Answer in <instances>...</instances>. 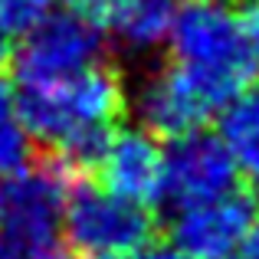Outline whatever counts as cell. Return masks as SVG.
I'll return each mask as SVG.
<instances>
[{
  "instance_id": "cell-2",
  "label": "cell",
  "mask_w": 259,
  "mask_h": 259,
  "mask_svg": "<svg viewBox=\"0 0 259 259\" xmlns=\"http://www.w3.org/2000/svg\"><path fill=\"white\" fill-rule=\"evenodd\" d=\"M171 66L213 108L246 92L259 76L243 17L227 0H190L177 10L171 30Z\"/></svg>"
},
{
  "instance_id": "cell-4",
  "label": "cell",
  "mask_w": 259,
  "mask_h": 259,
  "mask_svg": "<svg viewBox=\"0 0 259 259\" xmlns=\"http://www.w3.org/2000/svg\"><path fill=\"white\" fill-rule=\"evenodd\" d=\"M63 236L85 259H125L154 236V213L102 184L72 181L66 197Z\"/></svg>"
},
{
  "instance_id": "cell-18",
  "label": "cell",
  "mask_w": 259,
  "mask_h": 259,
  "mask_svg": "<svg viewBox=\"0 0 259 259\" xmlns=\"http://www.w3.org/2000/svg\"><path fill=\"white\" fill-rule=\"evenodd\" d=\"M253 4H259V0H253Z\"/></svg>"
},
{
  "instance_id": "cell-6",
  "label": "cell",
  "mask_w": 259,
  "mask_h": 259,
  "mask_svg": "<svg viewBox=\"0 0 259 259\" xmlns=\"http://www.w3.org/2000/svg\"><path fill=\"white\" fill-rule=\"evenodd\" d=\"M240 184L233 161L217 135L197 132L174 138L171 148L164 151V184H161V203L177 210L200 207V203L220 200L233 194Z\"/></svg>"
},
{
  "instance_id": "cell-14",
  "label": "cell",
  "mask_w": 259,
  "mask_h": 259,
  "mask_svg": "<svg viewBox=\"0 0 259 259\" xmlns=\"http://www.w3.org/2000/svg\"><path fill=\"white\" fill-rule=\"evenodd\" d=\"M125 259H184L171 243H148V246H141L138 253L125 256Z\"/></svg>"
},
{
  "instance_id": "cell-10",
  "label": "cell",
  "mask_w": 259,
  "mask_h": 259,
  "mask_svg": "<svg viewBox=\"0 0 259 259\" xmlns=\"http://www.w3.org/2000/svg\"><path fill=\"white\" fill-rule=\"evenodd\" d=\"M95 171L102 174V187L125 200H135L141 207L161 203L164 148L145 128H115Z\"/></svg>"
},
{
  "instance_id": "cell-9",
  "label": "cell",
  "mask_w": 259,
  "mask_h": 259,
  "mask_svg": "<svg viewBox=\"0 0 259 259\" xmlns=\"http://www.w3.org/2000/svg\"><path fill=\"white\" fill-rule=\"evenodd\" d=\"M69 10L112 36L132 56L154 53L171 39L177 0H69Z\"/></svg>"
},
{
  "instance_id": "cell-12",
  "label": "cell",
  "mask_w": 259,
  "mask_h": 259,
  "mask_svg": "<svg viewBox=\"0 0 259 259\" xmlns=\"http://www.w3.org/2000/svg\"><path fill=\"white\" fill-rule=\"evenodd\" d=\"M33 141L17 115V92L0 76V177H10L30 164Z\"/></svg>"
},
{
  "instance_id": "cell-15",
  "label": "cell",
  "mask_w": 259,
  "mask_h": 259,
  "mask_svg": "<svg viewBox=\"0 0 259 259\" xmlns=\"http://www.w3.org/2000/svg\"><path fill=\"white\" fill-rule=\"evenodd\" d=\"M243 26H246V36H249V46L256 53V63H259V4H253V10L243 17Z\"/></svg>"
},
{
  "instance_id": "cell-13",
  "label": "cell",
  "mask_w": 259,
  "mask_h": 259,
  "mask_svg": "<svg viewBox=\"0 0 259 259\" xmlns=\"http://www.w3.org/2000/svg\"><path fill=\"white\" fill-rule=\"evenodd\" d=\"M56 10V0H0V33L7 39L30 33Z\"/></svg>"
},
{
  "instance_id": "cell-8",
  "label": "cell",
  "mask_w": 259,
  "mask_h": 259,
  "mask_svg": "<svg viewBox=\"0 0 259 259\" xmlns=\"http://www.w3.org/2000/svg\"><path fill=\"white\" fill-rule=\"evenodd\" d=\"M128 102H132V112L138 118V128L164 141L197 132L210 118V105L194 92V85L171 63L145 72Z\"/></svg>"
},
{
  "instance_id": "cell-11",
  "label": "cell",
  "mask_w": 259,
  "mask_h": 259,
  "mask_svg": "<svg viewBox=\"0 0 259 259\" xmlns=\"http://www.w3.org/2000/svg\"><path fill=\"white\" fill-rule=\"evenodd\" d=\"M236 174L259 190V82L240 92L230 105H223L220 135Z\"/></svg>"
},
{
  "instance_id": "cell-3",
  "label": "cell",
  "mask_w": 259,
  "mask_h": 259,
  "mask_svg": "<svg viewBox=\"0 0 259 259\" xmlns=\"http://www.w3.org/2000/svg\"><path fill=\"white\" fill-rule=\"evenodd\" d=\"M76 174L56 158L26 164L0 187V259H50L63 243L66 197Z\"/></svg>"
},
{
  "instance_id": "cell-5",
  "label": "cell",
  "mask_w": 259,
  "mask_h": 259,
  "mask_svg": "<svg viewBox=\"0 0 259 259\" xmlns=\"http://www.w3.org/2000/svg\"><path fill=\"white\" fill-rule=\"evenodd\" d=\"M105 63V36L85 23L79 13L53 10L43 23L20 36V46L10 53V69L20 89L56 85L92 66Z\"/></svg>"
},
{
  "instance_id": "cell-16",
  "label": "cell",
  "mask_w": 259,
  "mask_h": 259,
  "mask_svg": "<svg viewBox=\"0 0 259 259\" xmlns=\"http://www.w3.org/2000/svg\"><path fill=\"white\" fill-rule=\"evenodd\" d=\"M7 59H10V39L0 33V63H7Z\"/></svg>"
},
{
  "instance_id": "cell-1",
  "label": "cell",
  "mask_w": 259,
  "mask_h": 259,
  "mask_svg": "<svg viewBox=\"0 0 259 259\" xmlns=\"http://www.w3.org/2000/svg\"><path fill=\"white\" fill-rule=\"evenodd\" d=\"M125 108V82L108 63L92 66L66 82L17 92V115L30 141L46 145L53 158L76 177L99 167Z\"/></svg>"
},
{
  "instance_id": "cell-7",
  "label": "cell",
  "mask_w": 259,
  "mask_h": 259,
  "mask_svg": "<svg viewBox=\"0 0 259 259\" xmlns=\"http://www.w3.org/2000/svg\"><path fill=\"white\" fill-rule=\"evenodd\" d=\"M259 220V203L246 190L177 210L171 220V246L184 259H233Z\"/></svg>"
},
{
  "instance_id": "cell-17",
  "label": "cell",
  "mask_w": 259,
  "mask_h": 259,
  "mask_svg": "<svg viewBox=\"0 0 259 259\" xmlns=\"http://www.w3.org/2000/svg\"><path fill=\"white\" fill-rule=\"evenodd\" d=\"M50 259H72V256H63V253H56V256H50Z\"/></svg>"
}]
</instances>
